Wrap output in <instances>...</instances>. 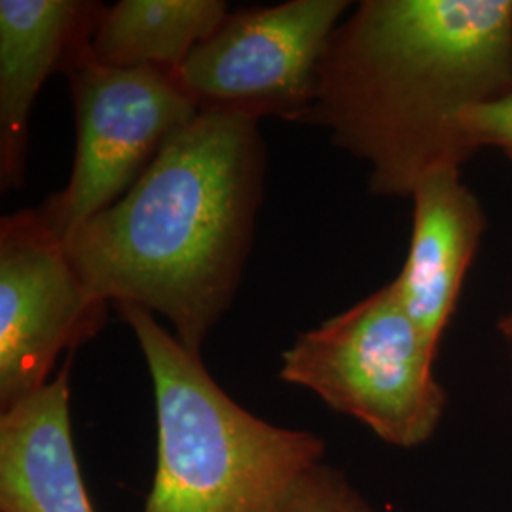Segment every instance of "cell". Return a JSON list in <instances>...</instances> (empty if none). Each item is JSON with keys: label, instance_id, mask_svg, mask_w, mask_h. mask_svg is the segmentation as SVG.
Returning a JSON list of instances; mask_svg holds the SVG:
<instances>
[{"label": "cell", "instance_id": "277c9868", "mask_svg": "<svg viewBox=\"0 0 512 512\" xmlns=\"http://www.w3.org/2000/svg\"><path fill=\"white\" fill-rule=\"evenodd\" d=\"M437 353L389 281L298 334L283 353L279 378L310 389L387 444L410 450L437 433L448 404L435 376Z\"/></svg>", "mask_w": 512, "mask_h": 512}, {"label": "cell", "instance_id": "9c48e42d", "mask_svg": "<svg viewBox=\"0 0 512 512\" xmlns=\"http://www.w3.org/2000/svg\"><path fill=\"white\" fill-rule=\"evenodd\" d=\"M412 236L403 270L393 281L408 315L439 349L458 306L488 219L459 167H439L412 190Z\"/></svg>", "mask_w": 512, "mask_h": 512}, {"label": "cell", "instance_id": "4fadbf2b", "mask_svg": "<svg viewBox=\"0 0 512 512\" xmlns=\"http://www.w3.org/2000/svg\"><path fill=\"white\" fill-rule=\"evenodd\" d=\"M459 124L476 152L497 148L512 164V92L463 110Z\"/></svg>", "mask_w": 512, "mask_h": 512}, {"label": "cell", "instance_id": "5b68a950", "mask_svg": "<svg viewBox=\"0 0 512 512\" xmlns=\"http://www.w3.org/2000/svg\"><path fill=\"white\" fill-rule=\"evenodd\" d=\"M69 78L76 116L73 175L42 205L63 239L118 202L200 114L175 73L103 67L90 52Z\"/></svg>", "mask_w": 512, "mask_h": 512}, {"label": "cell", "instance_id": "3957f363", "mask_svg": "<svg viewBox=\"0 0 512 512\" xmlns=\"http://www.w3.org/2000/svg\"><path fill=\"white\" fill-rule=\"evenodd\" d=\"M154 384L158 448L143 512H277L296 480L323 463L319 435L256 418L150 311L116 306Z\"/></svg>", "mask_w": 512, "mask_h": 512}, {"label": "cell", "instance_id": "7c38bea8", "mask_svg": "<svg viewBox=\"0 0 512 512\" xmlns=\"http://www.w3.org/2000/svg\"><path fill=\"white\" fill-rule=\"evenodd\" d=\"M277 512H376L346 475L319 463L296 480Z\"/></svg>", "mask_w": 512, "mask_h": 512}, {"label": "cell", "instance_id": "5bb4252c", "mask_svg": "<svg viewBox=\"0 0 512 512\" xmlns=\"http://www.w3.org/2000/svg\"><path fill=\"white\" fill-rule=\"evenodd\" d=\"M497 332L503 338V344H505V348L509 351V361H511L512 370V306L499 317Z\"/></svg>", "mask_w": 512, "mask_h": 512}, {"label": "cell", "instance_id": "52a82bcc", "mask_svg": "<svg viewBox=\"0 0 512 512\" xmlns=\"http://www.w3.org/2000/svg\"><path fill=\"white\" fill-rule=\"evenodd\" d=\"M109 304L86 291L42 207L0 222V410L52 380L55 361L103 329Z\"/></svg>", "mask_w": 512, "mask_h": 512}, {"label": "cell", "instance_id": "8fae6325", "mask_svg": "<svg viewBox=\"0 0 512 512\" xmlns=\"http://www.w3.org/2000/svg\"><path fill=\"white\" fill-rule=\"evenodd\" d=\"M228 14L219 0H120L97 19L92 57L112 69L177 73Z\"/></svg>", "mask_w": 512, "mask_h": 512}, {"label": "cell", "instance_id": "7a4b0ae2", "mask_svg": "<svg viewBox=\"0 0 512 512\" xmlns=\"http://www.w3.org/2000/svg\"><path fill=\"white\" fill-rule=\"evenodd\" d=\"M264 173L255 120L200 112L118 202L65 238L86 291L160 313L202 353L238 289Z\"/></svg>", "mask_w": 512, "mask_h": 512}, {"label": "cell", "instance_id": "ba28073f", "mask_svg": "<svg viewBox=\"0 0 512 512\" xmlns=\"http://www.w3.org/2000/svg\"><path fill=\"white\" fill-rule=\"evenodd\" d=\"M103 4L0 0V186L23 184L31 107L42 84L92 52Z\"/></svg>", "mask_w": 512, "mask_h": 512}, {"label": "cell", "instance_id": "8992f818", "mask_svg": "<svg viewBox=\"0 0 512 512\" xmlns=\"http://www.w3.org/2000/svg\"><path fill=\"white\" fill-rule=\"evenodd\" d=\"M349 6L348 0H289L228 14L186 57L175 80L200 112L300 122Z\"/></svg>", "mask_w": 512, "mask_h": 512}, {"label": "cell", "instance_id": "6da1fadb", "mask_svg": "<svg viewBox=\"0 0 512 512\" xmlns=\"http://www.w3.org/2000/svg\"><path fill=\"white\" fill-rule=\"evenodd\" d=\"M512 92V0H363L330 37L304 124L368 165V186L412 196L476 154L463 110Z\"/></svg>", "mask_w": 512, "mask_h": 512}, {"label": "cell", "instance_id": "30bf717a", "mask_svg": "<svg viewBox=\"0 0 512 512\" xmlns=\"http://www.w3.org/2000/svg\"><path fill=\"white\" fill-rule=\"evenodd\" d=\"M73 353L54 378L0 416V511L95 512L71 429Z\"/></svg>", "mask_w": 512, "mask_h": 512}]
</instances>
